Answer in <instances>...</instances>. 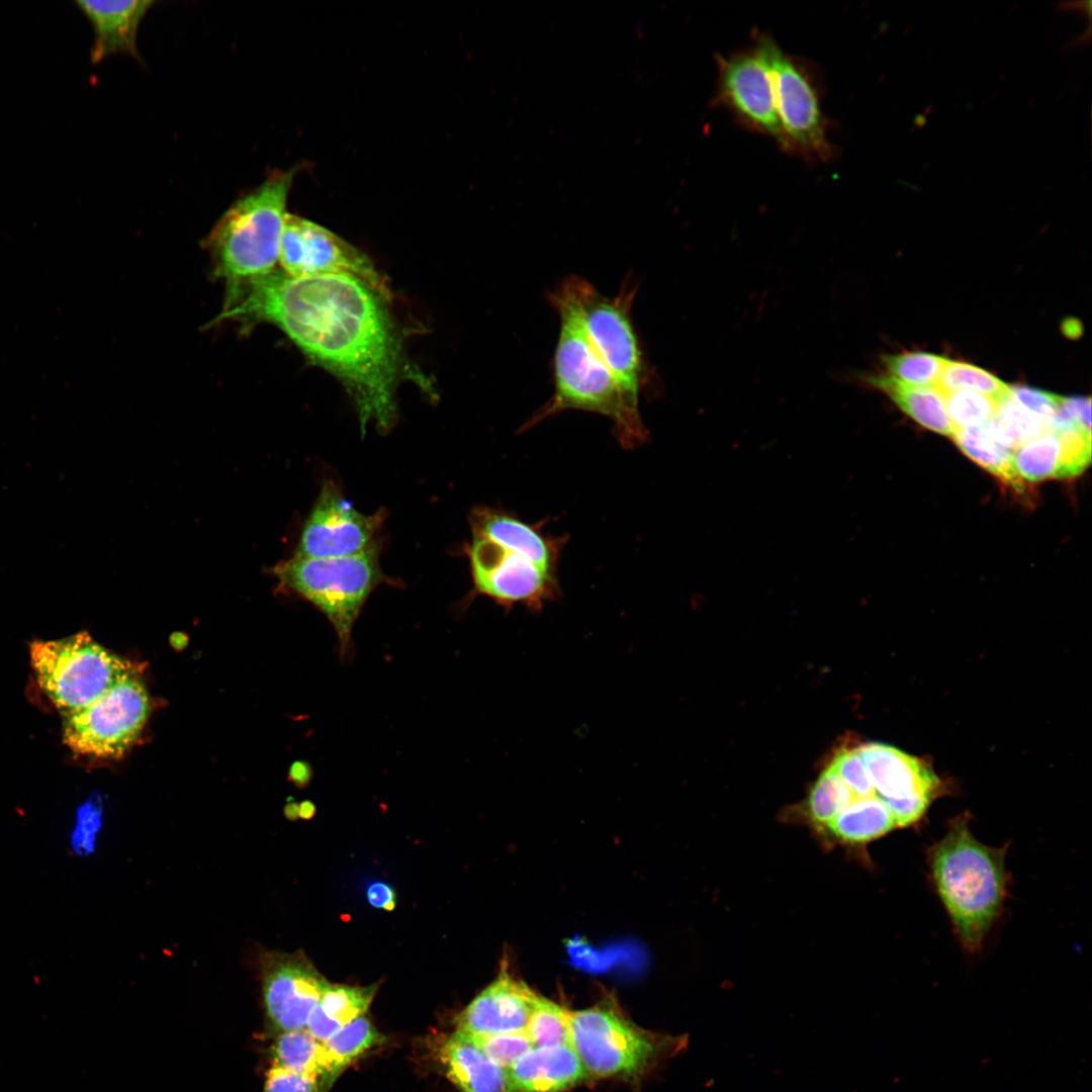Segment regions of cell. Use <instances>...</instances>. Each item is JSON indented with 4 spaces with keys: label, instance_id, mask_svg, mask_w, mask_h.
Masks as SVG:
<instances>
[{
    "label": "cell",
    "instance_id": "obj_19",
    "mask_svg": "<svg viewBox=\"0 0 1092 1092\" xmlns=\"http://www.w3.org/2000/svg\"><path fill=\"white\" fill-rule=\"evenodd\" d=\"M472 533L518 552L540 567L557 573L564 538L543 533L540 526L531 525L519 517L496 509L477 508L471 513Z\"/></svg>",
    "mask_w": 1092,
    "mask_h": 1092
},
{
    "label": "cell",
    "instance_id": "obj_39",
    "mask_svg": "<svg viewBox=\"0 0 1092 1092\" xmlns=\"http://www.w3.org/2000/svg\"><path fill=\"white\" fill-rule=\"evenodd\" d=\"M1010 394L1018 403L1038 416L1044 423L1058 412L1063 397L1021 384L1010 386Z\"/></svg>",
    "mask_w": 1092,
    "mask_h": 1092
},
{
    "label": "cell",
    "instance_id": "obj_24",
    "mask_svg": "<svg viewBox=\"0 0 1092 1092\" xmlns=\"http://www.w3.org/2000/svg\"><path fill=\"white\" fill-rule=\"evenodd\" d=\"M377 991V986L353 987L329 986L312 1009L306 1030L317 1040L324 1041L336 1031L363 1016Z\"/></svg>",
    "mask_w": 1092,
    "mask_h": 1092
},
{
    "label": "cell",
    "instance_id": "obj_18",
    "mask_svg": "<svg viewBox=\"0 0 1092 1092\" xmlns=\"http://www.w3.org/2000/svg\"><path fill=\"white\" fill-rule=\"evenodd\" d=\"M507 1073V1092H563L588 1075L571 1044L533 1046Z\"/></svg>",
    "mask_w": 1092,
    "mask_h": 1092
},
{
    "label": "cell",
    "instance_id": "obj_1",
    "mask_svg": "<svg viewBox=\"0 0 1092 1092\" xmlns=\"http://www.w3.org/2000/svg\"><path fill=\"white\" fill-rule=\"evenodd\" d=\"M385 299L347 275L293 277L283 271L226 287L217 321L266 322L309 360L337 377L352 397L362 434L396 420L402 348Z\"/></svg>",
    "mask_w": 1092,
    "mask_h": 1092
},
{
    "label": "cell",
    "instance_id": "obj_25",
    "mask_svg": "<svg viewBox=\"0 0 1092 1092\" xmlns=\"http://www.w3.org/2000/svg\"><path fill=\"white\" fill-rule=\"evenodd\" d=\"M269 1052L272 1066L316 1078L320 1092L329 1074V1058L324 1043L306 1028L274 1036Z\"/></svg>",
    "mask_w": 1092,
    "mask_h": 1092
},
{
    "label": "cell",
    "instance_id": "obj_32",
    "mask_svg": "<svg viewBox=\"0 0 1092 1092\" xmlns=\"http://www.w3.org/2000/svg\"><path fill=\"white\" fill-rule=\"evenodd\" d=\"M946 360L925 352H903L882 358L887 374L916 386H934Z\"/></svg>",
    "mask_w": 1092,
    "mask_h": 1092
},
{
    "label": "cell",
    "instance_id": "obj_29",
    "mask_svg": "<svg viewBox=\"0 0 1092 1092\" xmlns=\"http://www.w3.org/2000/svg\"><path fill=\"white\" fill-rule=\"evenodd\" d=\"M1061 457L1058 435L1045 432L1015 449L1013 465L1022 480L1037 482L1059 477Z\"/></svg>",
    "mask_w": 1092,
    "mask_h": 1092
},
{
    "label": "cell",
    "instance_id": "obj_44",
    "mask_svg": "<svg viewBox=\"0 0 1092 1092\" xmlns=\"http://www.w3.org/2000/svg\"><path fill=\"white\" fill-rule=\"evenodd\" d=\"M285 815L289 819H296L297 817H299V806L295 804L288 805L285 809Z\"/></svg>",
    "mask_w": 1092,
    "mask_h": 1092
},
{
    "label": "cell",
    "instance_id": "obj_15",
    "mask_svg": "<svg viewBox=\"0 0 1092 1092\" xmlns=\"http://www.w3.org/2000/svg\"><path fill=\"white\" fill-rule=\"evenodd\" d=\"M265 1036L305 1028L308 1017L330 986L300 953L266 952L261 959Z\"/></svg>",
    "mask_w": 1092,
    "mask_h": 1092
},
{
    "label": "cell",
    "instance_id": "obj_42",
    "mask_svg": "<svg viewBox=\"0 0 1092 1092\" xmlns=\"http://www.w3.org/2000/svg\"><path fill=\"white\" fill-rule=\"evenodd\" d=\"M367 900L375 908L391 911L395 907L396 896L394 890L383 882H375L367 889Z\"/></svg>",
    "mask_w": 1092,
    "mask_h": 1092
},
{
    "label": "cell",
    "instance_id": "obj_6",
    "mask_svg": "<svg viewBox=\"0 0 1092 1092\" xmlns=\"http://www.w3.org/2000/svg\"><path fill=\"white\" fill-rule=\"evenodd\" d=\"M570 1044L588 1077L632 1080L677 1052L685 1041L636 1025L614 1003L605 1001L571 1011Z\"/></svg>",
    "mask_w": 1092,
    "mask_h": 1092
},
{
    "label": "cell",
    "instance_id": "obj_7",
    "mask_svg": "<svg viewBox=\"0 0 1092 1092\" xmlns=\"http://www.w3.org/2000/svg\"><path fill=\"white\" fill-rule=\"evenodd\" d=\"M29 654L38 685L64 718L89 707L135 672L129 661L100 645L88 632L35 640Z\"/></svg>",
    "mask_w": 1092,
    "mask_h": 1092
},
{
    "label": "cell",
    "instance_id": "obj_12",
    "mask_svg": "<svg viewBox=\"0 0 1092 1092\" xmlns=\"http://www.w3.org/2000/svg\"><path fill=\"white\" fill-rule=\"evenodd\" d=\"M279 263L289 276L347 275L385 299L391 295L386 280L365 254L328 229L297 215L286 216Z\"/></svg>",
    "mask_w": 1092,
    "mask_h": 1092
},
{
    "label": "cell",
    "instance_id": "obj_28",
    "mask_svg": "<svg viewBox=\"0 0 1092 1092\" xmlns=\"http://www.w3.org/2000/svg\"><path fill=\"white\" fill-rule=\"evenodd\" d=\"M854 799L849 787L828 766L811 787L802 811L819 834Z\"/></svg>",
    "mask_w": 1092,
    "mask_h": 1092
},
{
    "label": "cell",
    "instance_id": "obj_31",
    "mask_svg": "<svg viewBox=\"0 0 1092 1092\" xmlns=\"http://www.w3.org/2000/svg\"><path fill=\"white\" fill-rule=\"evenodd\" d=\"M939 392L968 390L997 402L1010 394V386L990 372L969 363L947 359L934 385Z\"/></svg>",
    "mask_w": 1092,
    "mask_h": 1092
},
{
    "label": "cell",
    "instance_id": "obj_8",
    "mask_svg": "<svg viewBox=\"0 0 1092 1092\" xmlns=\"http://www.w3.org/2000/svg\"><path fill=\"white\" fill-rule=\"evenodd\" d=\"M568 279L589 339L624 396L639 408L648 370L631 316L637 286L624 283L619 293L610 297L578 276Z\"/></svg>",
    "mask_w": 1092,
    "mask_h": 1092
},
{
    "label": "cell",
    "instance_id": "obj_16",
    "mask_svg": "<svg viewBox=\"0 0 1092 1092\" xmlns=\"http://www.w3.org/2000/svg\"><path fill=\"white\" fill-rule=\"evenodd\" d=\"M536 994L503 966L497 977L456 1017V1029L471 1034L524 1030Z\"/></svg>",
    "mask_w": 1092,
    "mask_h": 1092
},
{
    "label": "cell",
    "instance_id": "obj_21",
    "mask_svg": "<svg viewBox=\"0 0 1092 1092\" xmlns=\"http://www.w3.org/2000/svg\"><path fill=\"white\" fill-rule=\"evenodd\" d=\"M449 1079L461 1092H507L506 1070L455 1030L439 1051Z\"/></svg>",
    "mask_w": 1092,
    "mask_h": 1092
},
{
    "label": "cell",
    "instance_id": "obj_36",
    "mask_svg": "<svg viewBox=\"0 0 1092 1092\" xmlns=\"http://www.w3.org/2000/svg\"><path fill=\"white\" fill-rule=\"evenodd\" d=\"M1055 434L1060 439L1062 450L1058 478L1075 477L1081 474L1091 460V434L1080 429H1071Z\"/></svg>",
    "mask_w": 1092,
    "mask_h": 1092
},
{
    "label": "cell",
    "instance_id": "obj_20",
    "mask_svg": "<svg viewBox=\"0 0 1092 1092\" xmlns=\"http://www.w3.org/2000/svg\"><path fill=\"white\" fill-rule=\"evenodd\" d=\"M154 4L155 2L150 0L76 1L94 31L90 52L92 63H99L115 54L139 58L138 30Z\"/></svg>",
    "mask_w": 1092,
    "mask_h": 1092
},
{
    "label": "cell",
    "instance_id": "obj_33",
    "mask_svg": "<svg viewBox=\"0 0 1092 1092\" xmlns=\"http://www.w3.org/2000/svg\"><path fill=\"white\" fill-rule=\"evenodd\" d=\"M940 393L954 429L982 426L997 414L998 402L982 393L968 390Z\"/></svg>",
    "mask_w": 1092,
    "mask_h": 1092
},
{
    "label": "cell",
    "instance_id": "obj_43",
    "mask_svg": "<svg viewBox=\"0 0 1092 1092\" xmlns=\"http://www.w3.org/2000/svg\"><path fill=\"white\" fill-rule=\"evenodd\" d=\"M314 806L310 802H303L299 806V816L304 819H309L314 814Z\"/></svg>",
    "mask_w": 1092,
    "mask_h": 1092
},
{
    "label": "cell",
    "instance_id": "obj_26",
    "mask_svg": "<svg viewBox=\"0 0 1092 1092\" xmlns=\"http://www.w3.org/2000/svg\"><path fill=\"white\" fill-rule=\"evenodd\" d=\"M951 437L957 446L973 461L1016 492H1024L1025 483L1017 475L1013 465L1014 451L996 442L984 425L956 428Z\"/></svg>",
    "mask_w": 1092,
    "mask_h": 1092
},
{
    "label": "cell",
    "instance_id": "obj_3",
    "mask_svg": "<svg viewBox=\"0 0 1092 1092\" xmlns=\"http://www.w3.org/2000/svg\"><path fill=\"white\" fill-rule=\"evenodd\" d=\"M1006 847L975 838L968 818L949 824L928 849L931 881L950 918L957 938L969 952L980 950L1001 914L1007 896Z\"/></svg>",
    "mask_w": 1092,
    "mask_h": 1092
},
{
    "label": "cell",
    "instance_id": "obj_30",
    "mask_svg": "<svg viewBox=\"0 0 1092 1092\" xmlns=\"http://www.w3.org/2000/svg\"><path fill=\"white\" fill-rule=\"evenodd\" d=\"M570 1014L571 1010L538 995L524 1029L532 1045L570 1044Z\"/></svg>",
    "mask_w": 1092,
    "mask_h": 1092
},
{
    "label": "cell",
    "instance_id": "obj_41",
    "mask_svg": "<svg viewBox=\"0 0 1092 1092\" xmlns=\"http://www.w3.org/2000/svg\"><path fill=\"white\" fill-rule=\"evenodd\" d=\"M1060 412L1081 427L1085 432L1091 433V399L1090 397H1062Z\"/></svg>",
    "mask_w": 1092,
    "mask_h": 1092
},
{
    "label": "cell",
    "instance_id": "obj_4",
    "mask_svg": "<svg viewBox=\"0 0 1092 1092\" xmlns=\"http://www.w3.org/2000/svg\"><path fill=\"white\" fill-rule=\"evenodd\" d=\"M273 170L264 181L241 195L219 217L205 245L214 272L232 286L266 276L276 270L287 216L289 191L296 174Z\"/></svg>",
    "mask_w": 1092,
    "mask_h": 1092
},
{
    "label": "cell",
    "instance_id": "obj_38",
    "mask_svg": "<svg viewBox=\"0 0 1092 1092\" xmlns=\"http://www.w3.org/2000/svg\"><path fill=\"white\" fill-rule=\"evenodd\" d=\"M102 807L98 800L83 804L77 812L72 846L76 853L88 855L94 849L95 837L101 826Z\"/></svg>",
    "mask_w": 1092,
    "mask_h": 1092
},
{
    "label": "cell",
    "instance_id": "obj_17",
    "mask_svg": "<svg viewBox=\"0 0 1092 1092\" xmlns=\"http://www.w3.org/2000/svg\"><path fill=\"white\" fill-rule=\"evenodd\" d=\"M878 796L891 801L922 798L932 801L937 793L936 776L917 758L887 744L867 743L855 748Z\"/></svg>",
    "mask_w": 1092,
    "mask_h": 1092
},
{
    "label": "cell",
    "instance_id": "obj_10",
    "mask_svg": "<svg viewBox=\"0 0 1092 1092\" xmlns=\"http://www.w3.org/2000/svg\"><path fill=\"white\" fill-rule=\"evenodd\" d=\"M766 52L784 149L811 161L831 159L834 150L827 135L816 75L808 64L783 52L767 35Z\"/></svg>",
    "mask_w": 1092,
    "mask_h": 1092
},
{
    "label": "cell",
    "instance_id": "obj_13",
    "mask_svg": "<svg viewBox=\"0 0 1092 1092\" xmlns=\"http://www.w3.org/2000/svg\"><path fill=\"white\" fill-rule=\"evenodd\" d=\"M717 101L746 127L772 138L784 148L766 52V35L718 61Z\"/></svg>",
    "mask_w": 1092,
    "mask_h": 1092
},
{
    "label": "cell",
    "instance_id": "obj_34",
    "mask_svg": "<svg viewBox=\"0 0 1092 1092\" xmlns=\"http://www.w3.org/2000/svg\"><path fill=\"white\" fill-rule=\"evenodd\" d=\"M457 1031L476 1045L491 1062L505 1070L533 1048L525 1030L494 1034H471Z\"/></svg>",
    "mask_w": 1092,
    "mask_h": 1092
},
{
    "label": "cell",
    "instance_id": "obj_14",
    "mask_svg": "<svg viewBox=\"0 0 1092 1092\" xmlns=\"http://www.w3.org/2000/svg\"><path fill=\"white\" fill-rule=\"evenodd\" d=\"M383 511L364 515L345 498L334 480L323 483L294 553L298 557L331 558L364 552L377 546Z\"/></svg>",
    "mask_w": 1092,
    "mask_h": 1092
},
{
    "label": "cell",
    "instance_id": "obj_22",
    "mask_svg": "<svg viewBox=\"0 0 1092 1092\" xmlns=\"http://www.w3.org/2000/svg\"><path fill=\"white\" fill-rule=\"evenodd\" d=\"M894 828V817L878 797L855 798L818 834L825 840L849 847L864 846Z\"/></svg>",
    "mask_w": 1092,
    "mask_h": 1092
},
{
    "label": "cell",
    "instance_id": "obj_2",
    "mask_svg": "<svg viewBox=\"0 0 1092 1092\" xmlns=\"http://www.w3.org/2000/svg\"><path fill=\"white\" fill-rule=\"evenodd\" d=\"M548 299L560 318L553 357L554 392L523 429L563 411L580 410L609 418L622 446L640 445L647 437L640 410L624 396L589 339L568 277Z\"/></svg>",
    "mask_w": 1092,
    "mask_h": 1092
},
{
    "label": "cell",
    "instance_id": "obj_23",
    "mask_svg": "<svg viewBox=\"0 0 1092 1092\" xmlns=\"http://www.w3.org/2000/svg\"><path fill=\"white\" fill-rule=\"evenodd\" d=\"M862 380L887 394L922 427L941 435L952 436L954 427L943 397L934 386L910 385L887 373L867 374Z\"/></svg>",
    "mask_w": 1092,
    "mask_h": 1092
},
{
    "label": "cell",
    "instance_id": "obj_9",
    "mask_svg": "<svg viewBox=\"0 0 1092 1092\" xmlns=\"http://www.w3.org/2000/svg\"><path fill=\"white\" fill-rule=\"evenodd\" d=\"M149 708L147 690L131 673L92 705L65 718L64 743L80 755L119 758L140 736Z\"/></svg>",
    "mask_w": 1092,
    "mask_h": 1092
},
{
    "label": "cell",
    "instance_id": "obj_27",
    "mask_svg": "<svg viewBox=\"0 0 1092 1092\" xmlns=\"http://www.w3.org/2000/svg\"><path fill=\"white\" fill-rule=\"evenodd\" d=\"M380 1042V1033L364 1015L324 1040L330 1069L320 1092H328L348 1066Z\"/></svg>",
    "mask_w": 1092,
    "mask_h": 1092
},
{
    "label": "cell",
    "instance_id": "obj_35",
    "mask_svg": "<svg viewBox=\"0 0 1092 1092\" xmlns=\"http://www.w3.org/2000/svg\"><path fill=\"white\" fill-rule=\"evenodd\" d=\"M996 416L1012 435L1017 448L1046 432L1044 421L1023 407L1011 394L998 402Z\"/></svg>",
    "mask_w": 1092,
    "mask_h": 1092
},
{
    "label": "cell",
    "instance_id": "obj_37",
    "mask_svg": "<svg viewBox=\"0 0 1092 1092\" xmlns=\"http://www.w3.org/2000/svg\"><path fill=\"white\" fill-rule=\"evenodd\" d=\"M829 766L849 787L855 798L876 796L867 767L855 749L840 750Z\"/></svg>",
    "mask_w": 1092,
    "mask_h": 1092
},
{
    "label": "cell",
    "instance_id": "obj_5",
    "mask_svg": "<svg viewBox=\"0 0 1092 1092\" xmlns=\"http://www.w3.org/2000/svg\"><path fill=\"white\" fill-rule=\"evenodd\" d=\"M280 583L318 609L332 624L343 662L354 654L352 632L373 589L386 580L379 565V548L331 558L293 555L272 568Z\"/></svg>",
    "mask_w": 1092,
    "mask_h": 1092
},
{
    "label": "cell",
    "instance_id": "obj_40",
    "mask_svg": "<svg viewBox=\"0 0 1092 1092\" xmlns=\"http://www.w3.org/2000/svg\"><path fill=\"white\" fill-rule=\"evenodd\" d=\"M262 1092H318L314 1077L271 1066L266 1073Z\"/></svg>",
    "mask_w": 1092,
    "mask_h": 1092
},
{
    "label": "cell",
    "instance_id": "obj_11",
    "mask_svg": "<svg viewBox=\"0 0 1092 1092\" xmlns=\"http://www.w3.org/2000/svg\"><path fill=\"white\" fill-rule=\"evenodd\" d=\"M467 548L473 595L485 596L508 610L523 606L541 611L560 594L557 573L478 534Z\"/></svg>",
    "mask_w": 1092,
    "mask_h": 1092
}]
</instances>
